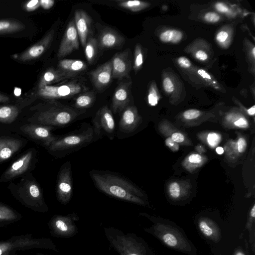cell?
Segmentation results:
<instances>
[{
	"mask_svg": "<svg viewBox=\"0 0 255 255\" xmlns=\"http://www.w3.org/2000/svg\"><path fill=\"white\" fill-rule=\"evenodd\" d=\"M139 215L147 218L152 225L143 229L167 248L188 255H197L195 246L188 239L184 230L173 221L152 216L145 213Z\"/></svg>",
	"mask_w": 255,
	"mask_h": 255,
	"instance_id": "1",
	"label": "cell"
},
{
	"mask_svg": "<svg viewBox=\"0 0 255 255\" xmlns=\"http://www.w3.org/2000/svg\"><path fill=\"white\" fill-rule=\"evenodd\" d=\"M96 187L111 197L125 201L145 206L143 194L138 187L127 178L112 172L96 170L90 172Z\"/></svg>",
	"mask_w": 255,
	"mask_h": 255,
	"instance_id": "2",
	"label": "cell"
},
{
	"mask_svg": "<svg viewBox=\"0 0 255 255\" xmlns=\"http://www.w3.org/2000/svg\"><path fill=\"white\" fill-rule=\"evenodd\" d=\"M110 247L119 255H156L146 241L132 233L112 227H104Z\"/></svg>",
	"mask_w": 255,
	"mask_h": 255,
	"instance_id": "3",
	"label": "cell"
},
{
	"mask_svg": "<svg viewBox=\"0 0 255 255\" xmlns=\"http://www.w3.org/2000/svg\"><path fill=\"white\" fill-rule=\"evenodd\" d=\"M63 104L57 100L47 101L41 105L36 113L37 124L52 127H64L74 122L85 113Z\"/></svg>",
	"mask_w": 255,
	"mask_h": 255,
	"instance_id": "4",
	"label": "cell"
},
{
	"mask_svg": "<svg viewBox=\"0 0 255 255\" xmlns=\"http://www.w3.org/2000/svg\"><path fill=\"white\" fill-rule=\"evenodd\" d=\"M94 141L93 128L83 124L81 128L56 137L48 147V150L59 157H63L88 145Z\"/></svg>",
	"mask_w": 255,
	"mask_h": 255,
	"instance_id": "5",
	"label": "cell"
},
{
	"mask_svg": "<svg viewBox=\"0 0 255 255\" xmlns=\"http://www.w3.org/2000/svg\"><path fill=\"white\" fill-rule=\"evenodd\" d=\"M88 90V87L81 80L73 79L62 84L46 86L40 89H34L30 96L47 101L56 100L71 98Z\"/></svg>",
	"mask_w": 255,
	"mask_h": 255,
	"instance_id": "6",
	"label": "cell"
},
{
	"mask_svg": "<svg viewBox=\"0 0 255 255\" xmlns=\"http://www.w3.org/2000/svg\"><path fill=\"white\" fill-rule=\"evenodd\" d=\"M92 127L94 141L104 135L113 139L116 133L115 122L113 114L107 106L101 107L96 113Z\"/></svg>",
	"mask_w": 255,
	"mask_h": 255,
	"instance_id": "7",
	"label": "cell"
},
{
	"mask_svg": "<svg viewBox=\"0 0 255 255\" xmlns=\"http://www.w3.org/2000/svg\"><path fill=\"white\" fill-rule=\"evenodd\" d=\"M79 220V216L75 213L65 215H56L52 219L50 227L54 236L69 238L77 234L78 227L76 222Z\"/></svg>",
	"mask_w": 255,
	"mask_h": 255,
	"instance_id": "8",
	"label": "cell"
},
{
	"mask_svg": "<svg viewBox=\"0 0 255 255\" xmlns=\"http://www.w3.org/2000/svg\"><path fill=\"white\" fill-rule=\"evenodd\" d=\"M73 190L71 165L69 161H67L61 166L57 176L56 196L58 201L63 205L68 204Z\"/></svg>",
	"mask_w": 255,
	"mask_h": 255,
	"instance_id": "9",
	"label": "cell"
},
{
	"mask_svg": "<svg viewBox=\"0 0 255 255\" xmlns=\"http://www.w3.org/2000/svg\"><path fill=\"white\" fill-rule=\"evenodd\" d=\"M54 34V29H51L40 40L22 52L13 55V58L16 61L23 62H29L39 58L51 44Z\"/></svg>",
	"mask_w": 255,
	"mask_h": 255,
	"instance_id": "10",
	"label": "cell"
},
{
	"mask_svg": "<svg viewBox=\"0 0 255 255\" xmlns=\"http://www.w3.org/2000/svg\"><path fill=\"white\" fill-rule=\"evenodd\" d=\"M79 47V38L75 27L74 20L68 24L58 50L57 57H64Z\"/></svg>",
	"mask_w": 255,
	"mask_h": 255,
	"instance_id": "11",
	"label": "cell"
},
{
	"mask_svg": "<svg viewBox=\"0 0 255 255\" xmlns=\"http://www.w3.org/2000/svg\"><path fill=\"white\" fill-rule=\"evenodd\" d=\"M131 81L121 83L113 94L111 109L113 114L121 113L128 106L130 101Z\"/></svg>",
	"mask_w": 255,
	"mask_h": 255,
	"instance_id": "12",
	"label": "cell"
},
{
	"mask_svg": "<svg viewBox=\"0 0 255 255\" xmlns=\"http://www.w3.org/2000/svg\"><path fill=\"white\" fill-rule=\"evenodd\" d=\"M112 78L122 79L128 78L131 69V63L127 50L116 53L111 59Z\"/></svg>",
	"mask_w": 255,
	"mask_h": 255,
	"instance_id": "13",
	"label": "cell"
},
{
	"mask_svg": "<svg viewBox=\"0 0 255 255\" xmlns=\"http://www.w3.org/2000/svg\"><path fill=\"white\" fill-rule=\"evenodd\" d=\"M93 85L99 91L105 89L110 83L112 78V63L109 60L90 73Z\"/></svg>",
	"mask_w": 255,
	"mask_h": 255,
	"instance_id": "14",
	"label": "cell"
},
{
	"mask_svg": "<svg viewBox=\"0 0 255 255\" xmlns=\"http://www.w3.org/2000/svg\"><path fill=\"white\" fill-rule=\"evenodd\" d=\"M97 40L101 49L118 48L125 41L122 35L109 27H105L100 31Z\"/></svg>",
	"mask_w": 255,
	"mask_h": 255,
	"instance_id": "15",
	"label": "cell"
},
{
	"mask_svg": "<svg viewBox=\"0 0 255 255\" xmlns=\"http://www.w3.org/2000/svg\"><path fill=\"white\" fill-rule=\"evenodd\" d=\"M53 128L52 127L40 124H28L23 126L21 130L31 137L43 141L48 146L56 138L51 132Z\"/></svg>",
	"mask_w": 255,
	"mask_h": 255,
	"instance_id": "16",
	"label": "cell"
},
{
	"mask_svg": "<svg viewBox=\"0 0 255 255\" xmlns=\"http://www.w3.org/2000/svg\"><path fill=\"white\" fill-rule=\"evenodd\" d=\"M196 225L199 232L207 239L214 243H218L221 241V229L211 219L206 217H201L196 221Z\"/></svg>",
	"mask_w": 255,
	"mask_h": 255,
	"instance_id": "17",
	"label": "cell"
},
{
	"mask_svg": "<svg viewBox=\"0 0 255 255\" xmlns=\"http://www.w3.org/2000/svg\"><path fill=\"white\" fill-rule=\"evenodd\" d=\"M119 129L124 134L131 133L136 128L139 120L135 107L128 105L121 113Z\"/></svg>",
	"mask_w": 255,
	"mask_h": 255,
	"instance_id": "18",
	"label": "cell"
},
{
	"mask_svg": "<svg viewBox=\"0 0 255 255\" xmlns=\"http://www.w3.org/2000/svg\"><path fill=\"white\" fill-rule=\"evenodd\" d=\"M75 27L82 46L85 48L91 27L92 19L82 9H77L74 14Z\"/></svg>",
	"mask_w": 255,
	"mask_h": 255,
	"instance_id": "19",
	"label": "cell"
},
{
	"mask_svg": "<svg viewBox=\"0 0 255 255\" xmlns=\"http://www.w3.org/2000/svg\"><path fill=\"white\" fill-rule=\"evenodd\" d=\"M32 155V152L30 151L21 156L5 171L1 179L9 180L25 172L30 166Z\"/></svg>",
	"mask_w": 255,
	"mask_h": 255,
	"instance_id": "20",
	"label": "cell"
},
{
	"mask_svg": "<svg viewBox=\"0 0 255 255\" xmlns=\"http://www.w3.org/2000/svg\"><path fill=\"white\" fill-rule=\"evenodd\" d=\"M73 77H74L57 68H49L42 74L34 89H40Z\"/></svg>",
	"mask_w": 255,
	"mask_h": 255,
	"instance_id": "21",
	"label": "cell"
},
{
	"mask_svg": "<svg viewBox=\"0 0 255 255\" xmlns=\"http://www.w3.org/2000/svg\"><path fill=\"white\" fill-rule=\"evenodd\" d=\"M21 140L9 137L0 138V162L9 158L21 147Z\"/></svg>",
	"mask_w": 255,
	"mask_h": 255,
	"instance_id": "22",
	"label": "cell"
},
{
	"mask_svg": "<svg viewBox=\"0 0 255 255\" xmlns=\"http://www.w3.org/2000/svg\"><path fill=\"white\" fill-rule=\"evenodd\" d=\"M57 68L64 73L75 77L86 70L87 66L82 60L65 59L59 61Z\"/></svg>",
	"mask_w": 255,
	"mask_h": 255,
	"instance_id": "23",
	"label": "cell"
},
{
	"mask_svg": "<svg viewBox=\"0 0 255 255\" xmlns=\"http://www.w3.org/2000/svg\"><path fill=\"white\" fill-rule=\"evenodd\" d=\"M25 24L14 18L0 19V35L13 33L24 30Z\"/></svg>",
	"mask_w": 255,
	"mask_h": 255,
	"instance_id": "24",
	"label": "cell"
},
{
	"mask_svg": "<svg viewBox=\"0 0 255 255\" xmlns=\"http://www.w3.org/2000/svg\"><path fill=\"white\" fill-rule=\"evenodd\" d=\"M19 112V109L16 106L0 105V122L6 124L13 122Z\"/></svg>",
	"mask_w": 255,
	"mask_h": 255,
	"instance_id": "25",
	"label": "cell"
},
{
	"mask_svg": "<svg viewBox=\"0 0 255 255\" xmlns=\"http://www.w3.org/2000/svg\"><path fill=\"white\" fill-rule=\"evenodd\" d=\"M96 100V95L93 92H85L78 95L75 100L74 108L85 110L93 105Z\"/></svg>",
	"mask_w": 255,
	"mask_h": 255,
	"instance_id": "26",
	"label": "cell"
},
{
	"mask_svg": "<svg viewBox=\"0 0 255 255\" xmlns=\"http://www.w3.org/2000/svg\"><path fill=\"white\" fill-rule=\"evenodd\" d=\"M84 48L87 61L91 64L95 60L99 48L97 39L93 37L88 38Z\"/></svg>",
	"mask_w": 255,
	"mask_h": 255,
	"instance_id": "27",
	"label": "cell"
},
{
	"mask_svg": "<svg viewBox=\"0 0 255 255\" xmlns=\"http://www.w3.org/2000/svg\"><path fill=\"white\" fill-rule=\"evenodd\" d=\"M246 229L249 233V243L252 245V249L255 253V205L254 204L249 214L246 225Z\"/></svg>",
	"mask_w": 255,
	"mask_h": 255,
	"instance_id": "28",
	"label": "cell"
},
{
	"mask_svg": "<svg viewBox=\"0 0 255 255\" xmlns=\"http://www.w3.org/2000/svg\"><path fill=\"white\" fill-rule=\"evenodd\" d=\"M117 4L132 12H137L145 8L148 4L139 0H116Z\"/></svg>",
	"mask_w": 255,
	"mask_h": 255,
	"instance_id": "29",
	"label": "cell"
},
{
	"mask_svg": "<svg viewBox=\"0 0 255 255\" xmlns=\"http://www.w3.org/2000/svg\"><path fill=\"white\" fill-rule=\"evenodd\" d=\"M22 191L35 200L42 201V196L39 186L35 182L27 183L23 188Z\"/></svg>",
	"mask_w": 255,
	"mask_h": 255,
	"instance_id": "30",
	"label": "cell"
},
{
	"mask_svg": "<svg viewBox=\"0 0 255 255\" xmlns=\"http://www.w3.org/2000/svg\"><path fill=\"white\" fill-rule=\"evenodd\" d=\"M143 64V55L141 47L139 44H136L134 50V60L133 69L137 71Z\"/></svg>",
	"mask_w": 255,
	"mask_h": 255,
	"instance_id": "31",
	"label": "cell"
},
{
	"mask_svg": "<svg viewBox=\"0 0 255 255\" xmlns=\"http://www.w3.org/2000/svg\"><path fill=\"white\" fill-rule=\"evenodd\" d=\"M148 102L152 106L156 105L158 103V97L156 90L153 86H151L148 95Z\"/></svg>",
	"mask_w": 255,
	"mask_h": 255,
	"instance_id": "32",
	"label": "cell"
},
{
	"mask_svg": "<svg viewBox=\"0 0 255 255\" xmlns=\"http://www.w3.org/2000/svg\"><path fill=\"white\" fill-rule=\"evenodd\" d=\"M169 193L170 196L174 199H177L180 196V188L179 185L177 182H172L170 185Z\"/></svg>",
	"mask_w": 255,
	"mask_h": 255,
	"instance_id": "33",
	"label": "cell"
},
{
	"mask_svg": "<svg viewBox=\"0 0 255 255\" xmlns=\"http://www.w3.org/2000/svg\"><path fill=\"white\" fill-rule=\"evenodd\" d=\"M220 136L216 133H210L207 137L208 143L212 146H215L217 145L220 141Z\"/></svg>",
	"mask_w": 255,
	"mask_h": 255,
	"instance_id": "34",
	"label": "cell"
},
{
	"mask_svg": "<svg viewBox=\"0 0 255 255\" xmlns=\"http://www.w3.org/2000/svg\"><path fill=\"white\" fill-rule=\"evenodd\" d=\"M200 115V112L196 109L188 110L183 113L184 117L188 120L196 119Z\"/></svg>",
	"mask_w": 255,
	"mask_h": 255,
	"instance_id": "35",
	"label": "cell"
},
{
	"mask_svg": "<svg viewBox=\"0 0 255 255\" xmlns=\"http://www.w3.org/2000/svg\"><path fill=\"white\" fill-rule=\"evenodd\" d=\"M205 19L209 22H216L218 21L220 19V16L215 12H209L204 16Z\"/></svg>",
	"mask_w": 255,
	"mask_h": 255,
	"instance_id": "36",
	"label": "cell"
},
{
	"mask_svg": "<svg viewBox=\"0 0 255 255\" xmlns=\"http://www.w3.org/2000/svg\"><path fill=\"white\" fill-rule=\"evenodd\" d=\"M173 30H168L162 32L159 36L160 40L164 42L171 41Z\"/></svg>",
	"mask_w": 255,
	"mask_h": 255,
	"instance_id": "37",
	"label": "cell"
},
{
	"mask_svg": "<svg viewBox=\"0 0 255 255\" xmlns=\"http://www.w3.org/2000/svg\"><path fill=\"white\" fill-rule=\"evenodd\" d=\"M163 85L165 91L168 93H171L174 90V85L169 77L163 80Z\"/></svg>",
	"mask_w": 255,
	"mask_h": 255,
	"instance_id": "38",
	"label": "cell"
},
{
	"mask_svg": "<svg viewBox=\"0 0 255 255\" xmlns=\"http://www.w3.org/2000/svg\"><path fill=\"white\" fill-rule=\"evenodd\" d=\"M166 145L173 151H177L179 149L177 143L173 141L171 137H168L165 140Z\"/></svg>",
	"mask_w": 255,
	"mask_h": 255,
	"instance_id": "39",
	"label": "cell"
},
{
	"mask_svg": "<svg viewBox=\"0 0 255 255\" xmlns=\"http://www.w3.org/2000/svg\"><path fill=\"white\" fill-rule=\"evenodd\" d=\"M12 215L11 211L7 208L0 206V219L7 218Z\"/></svg>",
	"mask_w": 255,
	"mask_h": 255,
	"instance_id": "40",
	"label": "cell"
},
{
	"mask_svg": "<svg viewBox=\"0 0 255 255\" xmlns=\"http://www.w3.org/2000/svg\"><path fill=\"white\" fill-rule=\"evenodd\" d=\"M237 143L239 152L240 153L244 152L247 147L246 140L243 137H241L238 139Z\"/></svg>",
	"mask_w": 255,
	"mask_h": 255,
	"instance_id": "41",
	"label": "cell"
},
{
	"mask_svg": "<svg viewBox=\"0 0 255 255\" xmlns=\"http://www.w3.org/2000/svg\"><path fill=\"white\" fill-rule=\"evenodd\" d=\"M178 64L183 68H187L191 66V63L190 61L184 57H181L178 59Z\"/></svg>",
	"mask_w": 255,
	"mask_h": 255,
	"instance_id": "42",
	"label": "cell"
},
{
	"mask_svg": "<svg viewBox=\"0 0 255 255\" xmlns=\"http://www.w3.org/2000/svg\"><path fill=\"white\" fill-rule=\"evenodd\" d=\"M183 36L182 33L178 30H173L172 38L171 42L173 43H177L179 42Z\"/></svg>",
	"mask_w": 255,
	"mask_h": 255,
	"instance_id": "43",
	"label": "cell"
},
{
	"mask_svg": "<svg viewBox=\"0 0 255 255\" xmlns=\"http://www.w3.org/2000/svg\"><path fill=\"white\" fill-rule=\"evenodd\" d=\"M171 138L173 141H174L176 143L182 142L184 140V135L180 132L173 133L172 134Z\"/></svg>",
	"mask_w": 255,
	"mask_h": 255,
	"instance_id": "44",
	"label": "cell"
},
{
	"mask_svg": "<svg viewBox=\"0 0 255 255\" xmlns=\"http://www.w3.org/2000/svg\"><path fill=\"white\" fill-rule=\"evenodd\" d=\"M189 161L193 163H199L202 161V157L198 154H192L189 157Z\"/></svg>",
	"mask_w": 255,
	"mask_h": 255,
	"instance_id": "45",
	"label": "cell"
},
{
	"mask_svg": "<svg viewBox=\"0 0 255 255\" xmlns=\"http://www.w3.org/2000/svg\"><path fill=\"white\" fill-rule=\"evenodd\" d=\"M235 125L237 127L245 128L248 126L247 121L244 118H240L235 122Z\"/></svg>",
	"mask_w": 255,
	"mask_h": 255,
	"instance_id": "46",
	"label": "cell"
},
{
	"mask_svg": "<svg viewBox=\"0 0 255 255\" xmlns=\"http://www.w3.org/2000/svg\"><path fill=\"white\" fill-rule=\"evenodd\" d=\"M55 1L54 0H40V5L44 9L50 8L54 4Z\"/></svg>",
	"mask_w": 255,
	"mask_h": 255,
	"instance_id": "47",
	"label": "cell"
},
{
	"mask_svg": "<svg viewBox=\"0 0 255 255\" xmlns=\"http://www.w3.org/2000/svg\"><path fill=\"white\" fill-rule=\"evenodd\" d=\"M195 56L198 59L201 61H204L208 58L207 54L202 50L197 51Z\"/></svg>",
	"mask_w": 255,
	"mask_h": 255,
	"instance_id": "48",
	"label": "cell"
},
{
	"mask_svg": "<svg viewBox=\"0 0 255 255\" xmlns=\"http://www.w3.org/2000/svg\"><path fill=\"white\" fill-rule=\"evenodd\" d=\"M228 36V34L226 31H221L218 33L216 38L219 42L225 41Z\"/></svg>",
	"mask_w": 255,
	"mask_h": 255,
	"instance_id": "49",
	"label": "cell"
},
{
	"mask_svg": "<svg viewBox=\"0 0 255 255\" xmlns=\"http://www.w3.org/2000/svg\"><path fill=\"white\" fill-rule=\"evenodd\" d=\"M216 9L221 12H226L228 11V7L226 6L224 3H217L215 5Z\"/></svg>",
	"mask_w": 255,
	"mask_h": 255,
	"instance_id": "50",
	"label": "cell"
},
{
	"mask_svg": "<svg viewBox=\"0 0 255 255\" xmlns=\"http://www.w3.org/2000/svg\"><path fill=\"white\" fill-rule=\"evenodd\" d=\"M233 255H247V252H245L241 247L237 248L233 252Z\"/></svg>",
	"mask_w": 255,
	"mask_h": 255,
	"instance_id": "51",
	"label": "cell"
},
{
	"mask_svg": "<svg viewBox=\"0 0 255 255\" xmlns=\"http://www.w3.org/2000/svg\"><path fill=\"white\" fill-rule=\"evenodd\" d=\"M10 101V98L7 95L0 92V103H8Z\"/></svg>",
	"mask_w": 255,
	"mask_h": 255,
	"instance_id": "52",
	"label": "cell"
},
{
	"mask_svg": "<svg viewBox=\"0 0 255 255\" xmlns=\"http://www.w3.org/2000/svg\"><path fill=\"white\" fill-rule=\"evenodd\" d=\"M198 73L203 78L210 79L211 77L209 74L203 69H199Z\"/></svg>",
	"mask_w": 255,
	"mask_h": 255,
	"instance_id": "53",
	"label": "cell"
},
{
	"mask_svg": "<svg viewBox=\"0 0 255 255\" xmlns=\"http://www.w3.org/2000/svg\"><path fill=\"white\" fill-rule=\"evenodd\" d=\"M248 113L250 115L253 116L255 113V106H253L248 110Z\"/></svg>",
	"mask_w": 255,
	"mask_h": 255,
	"instance_id": "54",
	"label": "cell"
},
{
	"mask_svg": "<svg viewBox=\"0 0 255 255\" xmlns=\"http://www.w3.org/2000/svg\"><path fill=\"white\" fill-rule=\"evenodd\" d=\"M216 151L217 152V153L219 154H222L224 153V149L223 148H222V147H217L216 148Z\"/></svg>",
	"mask_w": 255,
	"mask_h": 255,
	"instance_id": "55",
	"label": "cell"
},
{
	"mask_svg": "<svg viewBox=\"0 0 255 255\" xmlns=\"http://www.w3.org/2000/svg\"><path fill=\"white\" fill-rule=\"evenodd\" d=\"M253 56L255 57V48H253Z\"/></svg>",
	"mask_w": 255,
	"mask_h": 255,
	"instance_id": "56",
	"label": "cell"
},
{
	"mask_svg": "<svg viewBox=\"0 0 255 255\" xmlns=\"http://www.w3.org/2000/svg\"><path fill=\"white\" fill-rule=\"evenodd\" d=\"M2 254V250L0 248V255H1Z\"/></svg>",
	"mask_w": 255,
	"mask_h": 255,
	"instance_id": "57",
	"label": "cell"
}]
</instances>
